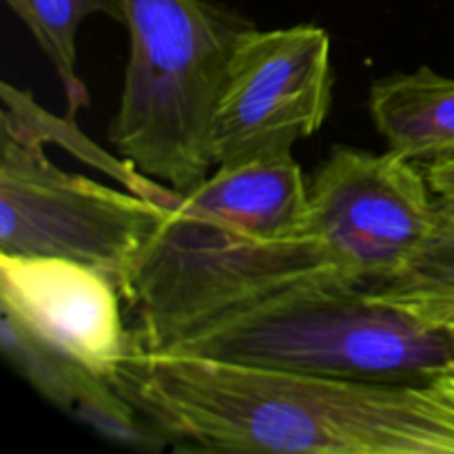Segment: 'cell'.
<instances>
[{
	"label": "cell",
	"instance_id": "cell-1",
	"mask_svg": "<svg viewBox=\"0 0 454 454\" xmlns=\"http://www.w3.org/2000/svg\"><path fill=\"white\" fill-rule=\"evenodd\" d=\"M114 384L177 450L454 454V371L380 384L131 348Z\"/></svg>",
	"mask_w": 454,
	"mask_h": 454
},
{
	"label": "cell",
	"instance_id": "cell-2",
	"mask_svg": "<svg viewBox=\"0 0 454 454\" xmlns=\"http://www.w3.org/2000/svg\"><path fill=\"white\" fill-rule=\"evenodd\" d=\"M155 353L326 380L417 384L454 371V328L355 284H331L257 301Z\"/></svg>",
	"mask_w": 454,
	"mask_h": 454
},
{
	"label": "cell",
	"instance_id": "cell-3",
	"mask_svg": "<svg viewBox=\"0 0 454 454\" xmlns=\"http://www.w3.org/2000/svg\"><path fill=\"white\" fill-rule=\"evenodd\" d=\"M129 62L109 142L120 158L186 193L213 171V111L253 22L211 0H124Z\"/></svg>",
	"mask_w": 454,
	"mask_h": 454
},
{
	"label": "cell",
	"instance_id": "cell-4",
	"mask_svg": "<svg viewBox=\"0 0 454 454\" xmlns=\"http://www.w3.org/2000/svg\"><path fill=\"white\" fill-rule=\"evenodd\" d=\"M25 96L3 82L0 253L82 262L109 275L124 297L168 207L56 167Z\"/></svg>",
	"mask_w": 454,
	"mask_h": 454
},
{
	"label": "cell",
	"instance_id": "cell-5",
	"mask_svg": "<svg viewBox=\"0 0 454 454\" xmlns=\"http://www.w3.org/2000/svg\"><path fill=\"white\" fill-rule=\"evenodd\" d=\"M333 105L331 35L317 25L244 34L213 111V168L293 153L324 127Z\"/></svg>",
	"mask_w": 454,
	"mask_h": 454
},
{
	"label": "cell",
	"instance_id": "cell-6",
	"mask_svg": "<svg viewBox=\"0 0 454 454\" xmlns=\"http://www.w3.org/2000/svg\"><path fill=\"white\" fill-rule=\"evenodd\" d=\"M434 198L426 168L386 151L335 146L309 182L306 224L357 286L402 273L428 239Z\"/></svg>",
	"mask_w": 454,
	"mask_h": 454
},
{
	"label": "cell",
	"instance_id": "cell-7",
	"mask_svg": "<svg viewBox=\"0 0 454 454\" xmlns=\"http://www.w3.org/2000/svg\"><path fill=\"white\" fill-rule=\"evenodd\" d=\"M122 301L118 284L82 262L0 253V310L109 381L133 348Z\"/></svg>",
	"mask_w": 454,
	"mask_h": 454
},
{
	"label": "cell",
	"instance_id": "cell-8",
	"mask_svg": "<svg viewBox=\"0 0 454 454\" xmlns=\"http://www.w3.org/2000/svg\"><path fill=\"white\" fill-rule=\"evenodd\" d=\"M168 207L189 220L251 239H284L306 229L309 182L293 153L217 167Z\"/></svg>",
	"mask_w": 454,
	"mask_h": 454
},
{
	"label": "cell",
	"instance_id": "cell-9",
	"mask_svg": "<svg viewBox=\"0 0 454 454\" xmlns=\"http://www.w3.org/2000/svg\"><path fill=\"white\" fill-rule=\"evenodd\" d=\"M0 346L9 366L22 380L100 437L133 450L160 452L171 448L124 399L114 381L44 344L7 310H0Z\"/></svg>",
	"mask_w": 454,
	"mask_h": 454
},
{
	"label": "cell",
	"instance_id": "cell-10",
	"mask_svg": "<svg viewBox=\"0 0 454 454\" xmlns=\"http://www.w3.org/2000/svg\"><path fill=\"white\" fill-rule=\"evenodd\" d=\"M368 111L393 153L433 164L454 158V78L419 67L372 82Z\"/></svg>",
	"mask_w": 454,
	"mask_h": 454
},
{
	"label": "cell",
	"instance_id": "cell-11",
	"mask_svg": "<svg viewBox=\"0 0 454 454\" xmlns=\"http://www.w3.org/2000/svg\"><path fill=\"white\" fill-rule=\"evenodd\" d=\"M362 288L430 322L454 326V195L437 193L433 229L415 260L395 278Z\"/></svg>",
	"mask_w": 454,
	"mask_h": 454
},
{
	"label": "cell",
	"instance_id": "cell-12",
	"mask_svg": "<svg viewBox=\"0 0 454 454\" xmlns=\"http://www.w3.org/2000/svg\"><path fill=\"white\" fill-rule=\"evenodd\" d=\"M31 31L51 62L65 91L69 118L89 106V91L78 75L75 35L87 18L102 13L124 25V0H4Z\"/></svg>",
	"mask_w": 454,
	"mask_h": 454
},
{
	"label": "cell",
	"instance_id": "cell-13",
	"mask_svg": "<svg viewBox=\"0 0 454 454\" xmlns=\"http://www.w3.org/2000/svg\"><path fill=\"white\" fill-rule=\"evenodd\" d=\"M424 168L434 193L454 195V158L426 164Z\"/></svg>",
	"mask_w": 454,
	"mask_h": 454
},
{
	"label": "cell",
	"instance_id": "cell-14",
	"mask_svg": "<svg viewBox=\"0 0 454 454\" xmlns=\"http://www.w3.org/2000/svg\"><path fill=\"white\" fill-rule=\"evenodd\" d=\"M452 328H454V326H452Z\"/></svg>",
	"mask_w": 454,
	"mask_h": 454
}]
</instances>
